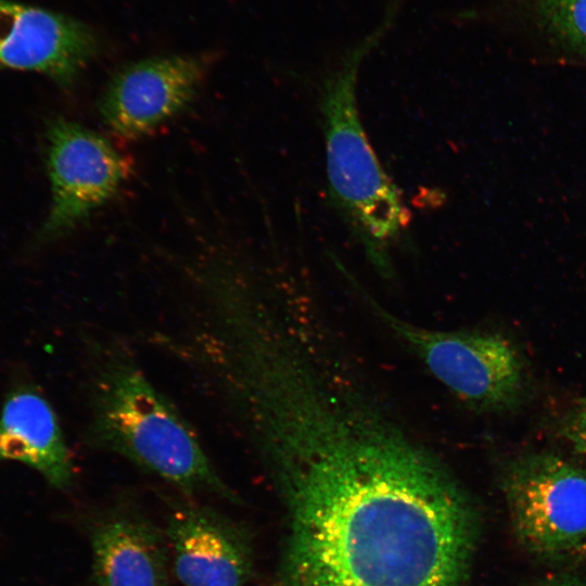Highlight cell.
<instances>
[{"label": "cell", "mask_w": 586, "mask_h": 586, "mask_svg": "<svg viewBox=\"0 0 586 586\" xmlns=\"http://www.w3.org/2000/svg\"><path fill=\"white\" fill-rule=\"evenodd\" d=\"M94 586H168L165 533L137 509L115 505L89 525Z\"/></svg>", "instance_id": "30bf717a"}, {"label": "cell", "mask_w": 586, "mask_h": 586, "mask_svg": "<svg viewBox=\"0 0 586 586\" xmlns=\"http://www.w3.org/2000/svg\"><path fill=\"white\" fill-rule=\"evenodd\" d=\"M544 21L573 51L586 56V0H537Z\"/></svg>", "instance_id": "7c38bea8"}, {"label": "cell", "mask_w": 586, "mask_h": 586, "mask_svg": "<svg viewBox=\"0 0 586 586\" xmlns=\"http://www.w3.org/2000/svg\"><path fill=\"white\" fill-rule=\"evenodd\" d=\"M543 586H586V584L578 581L566 579V581L551 582Z\"/></svg>", "instance_id": "5bb4252c"}, {"label": "cell", "mask_w": 586, "mask_h": 586, "mask_svg": "<svg viewBox=\"0 0 586 586\" xmlns=\"http://www.w3.org/2000/svg\"><path fill=\"white\" fill-rule=\"evenodd\" d=\"M51 205L39 239L65 234L107 203L128 178V161L111 142L79 124L52 119L47 129Z\"/></svg>", "instance_id": "8992f818"}, {"label": "cell", "mask_w": 586, "mask_h": 586, "mask_svg": "<svg viewBox=\"0 0 586 586\" xmlns=\"http://www.w3.org/2000/svg\"><path fill=\"white\" fill-rule=\"evenodd\" d=\"M582 400L586 402V397H585V398H583Z\"/></svg>", "instance_id": "2e32d148"}, {"label": "cell", "mask_w": 586, "mask_h": 586, "mask_svg": "<svg viewBox=\"0 0 586 586\" xmlns=\"http://www.w3.org/2000/svg\"><path fill=\"white\" fill-rule=\"evenodd\" d=\"M22 462L39 472L55 488L74 480L69 449L51 404L36 388L20 386L0 411V461Z\"/></svg>", "instance_id": "8fae6325"}, {"label": "cell", "mask_w": 586, "mask_h": 586, "mask_svg": "<svg viewBox=\"0 0 586 586\" xmlns=\"http://www.w3.org/2000/svg\"><path fill=\"white\" fill-rule=\"evenodd\" d=\"M98 50V38L87 24L47 9L0 0V67L38 72L68 88Z\"/></svg>", "instance_id": "9c48e42d"}, {"label": "cell", "mask_w": 586, "mask_h": 586, "mask_svg": "<svg viewBox=\"0 0 586 586\" xmlns=\"http://www.w3.org/2000/svg\"><path fill=\"white\" fill-rule=\"evenodd\" d=\"M213 59L212 53L176 54L124 66L101 97L102 120L120 138H143L189 105Z\"/></svg>", "instance_id": "52a82bcc"}, {"label": "cell", "mask_w": 586, "mask_h": 586, "mask_svg": "<svg viewBox=\"0 0 586 586\" xmlns=\"http://www.w3.org/2000/svg\"><path fill=\"white\" fill-rule=\"evenodd\" d=\"M165 536L183 586H246L253 571L249 528L212 507L169 500Z\"/></svg>", "instance_id": "ba28073f"}, {"label": "cell", "mask_w": 586, "mask_h": 586, "mask_svg": "<svg viewBox=\"0 0 586 586\" xmlns=\"http://www.w3.org/2000/svg\"><path fill=\"white\" fill-rule=\"evenodd\" d=\"M502 491L520 542L540 555L571 551L586 539V473L549 451L511 459Z\"/></svg>", "instance_id": "5b68a950"}, {"label": "cell", "mask_w": 586, "mask_h": 586, "mask_svg": "<svg viewBox=\"0 0 586 586\" xmlns=\"http://www.w3.org/2000/svg\"><path fill=\"white\" fill-rule=\"evenodd\" d=\"M88 395L86 437L91 447L125 458L184 496L206 494L241 502L189 422L127 353L100 352Z\"/></svg>", "instance_id": "7a4b0ae2"}, {"label": "cell", "mask_w": 586, "mask_h": 586, "mask_svg": "<svg viewBox=\"0 0 586 586\" xmlns=\"http://www.w3.org/2000/svg\"><path fill=\"white\" fill-rule=\"evenodd\" d=\"M240 419L290 517L277 586H460L473 510L445 463L306 347L252 375Z\"/></svg>", "instance_id": "6da1fadb"}, {"label": "cell", "mask_w": 586, "mask_h": 586, "mask_svg": "<svg viewBox=\"0 0 586 586\" xmlns=\"http://www.w3.org/2000/svg\"><path fill=\"white\" fill-rule=\"evenodd\" d=\"M560 432L576 453L586 455V402L581 399L578 405L564 416Z\"/></svg>", "instance_id": "4fadbf2b"}, {"label": "cell", "mask_w": 586, "mask_h": 586, "mask_svg": "<svg viewBox=\"0 0 586 586\" xmlns=\"http://www.w3.org/2000/svg\"><path fill=\"white\" fill-rule=\"evenodd\" d=\"M572 553L579 559H586V539L574 548Z\"/></svg>", "instance_id": "9a60e30c"}, {"label": "cell", "mask_w": 586, "mask_h": 586, "mask_svg": "<svg viewBox=\"0 0 586 586\" xmlns=\"http://www.w3.org/2000/svg\"><path fill=\"white\" fill-rule=\"evenodd\" d=\"M365 48L353 51L326 77L319 107L331 196L371 265L381 276L391 278V251L407 229L410 213L384 171L359 117L356 78Z\"/></svg>", "instance_id": "3957f363"}, {"label": "cell", "mask_w": 586, "mask_h": 586, "mask_svg": "<svg viewBox=\"0 0 586 586\" xmlns=\"http://www.w3.org/2000/svg\"><path fill=\"white\" fill-rule=\"evenodd\" d=\"M352 282L372 315L460 402L487 412L510 410L523 402L528 387L526 369L508 339L486 331L418 326Z\"/></svg>", "instance_id": "277c9868"}]
</instances>
